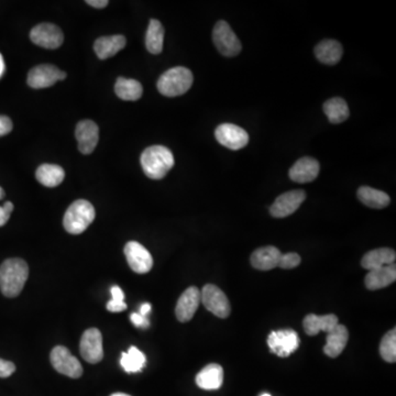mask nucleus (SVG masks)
Masks as SVG:
<instances>
[{
  "mask_svg": "<svg viewBox=\"0 0 396 396\" xmlns=\"http://www.w3.org/2000/svg\"><path fill=\"white\" fill-rule=\"evenodd\" d=\"M213 41L216 48L223 56L232 58L238 55L242 46L237 35L226 21L221 20L214 27Z\"/></svg>",
  "mask_w": 396,
  "mask_h": 396,
  "instance_id": "obj_5",
  "label": "nucleus"
},
{
  "mask_svg": "<svg viewBox=\"0 0 396 396\" xmlns=\"http://www.w3.org/2000/svg\"><path fill=\"white\" fill-rule=\"evenodd\" d=\"M112 298L108 303H107V311H112V313H120L127 309V304L125 303V294L123 290L119 286L112 287Z\"/></svg>",
  "mask_w": 396,
  "mask_h": 396,
  "instance_id": "obj_33",
  "label": "nucleus"
},
{
  "mask_svg": "<svg viewBox=\"0 0 396 396\" xmlns=\"http://www.w3.org/2000/svg\"><path fill=\"white\" fill-rule=\"evenodd\" d=\"M86 3L91 6V7H94V8L101 9L107 7L110 1L108 0H87Z\"/></svg>",
  "mask_w": 396,
  "mask_h": 396,
  "instance_id": "obj_39",
  "label": "nucleus"
},
{
  "mask_svg": "<svg viewBox=\"0 0 396 396\" xmlns=\"http://www.w3.org/2000/svg\"><path fill=\"white\" fill-rule=\"evenodd\" d=\"M35 178L44 187H55L64 181L65 172L60 165L42 164L37 168Z\"/></svg>",
  "mask_w": 396,
  "mask_h": 396,
  "instance_id": "obj_27",
  "label": "nucleus"
},
{
  "mask_svg": "<svg viewBox=\"0 0 396 396\" xmlns=\"http://www.w3.org/2000/svg\"><path fill=\"white\" fill-rule=\"evenodd\" d=\"M200 304V291L191 286L178 298L175 307V315L178 322H187L194 317Z\"/></svg>",
  "mask_w": 396,
  "mask_h": 396,
  "instance_id": "obj_16",
  "label": "nucleus"
},
{
  "mask_svg": "<svg viewBox=\"0 0 396 396\" xmlns=\"http://www.w3.org/2000/svg\"><path fill=\"white\" fill-rule=\"evenodd\" d=\"M15 371H16L15 363L0 359V378H8Z\"/></svg>",
  "mask_w": 396,
  "mask_h": 396,
  "instance_id": "obj_36",
  "label": "nucleus"
},
{
  "mask_svg": "<svg viewBox=\"0 0 396 396\" xmlns=\"http://www.w3.org/2000/svg\"><path fill=\"white\" fill-rule=\"evenodd\" d=\"M3 71H5V63H3V55L0 54V78L3 74Z\"/></svg>",
  "mask_w": 396,
  "mask_h": 396,
  "instance_id": "obj_41",
  "label": "nucleus"
},
{
  "mask_svg": "<svg viewBox=\"0 0 396 396\" xmlns=\"http://www.w3.org/2000/svg\"><path fill=\"white\" fill-rule=\"evenodd\" d=\"M67 73L61 69L50 65V64H42L33 67L28 74V84L30 87L40 89L53 86L56 82L65 80Z\"/></svg>",
  "mask_w": 396,
  "mask_h": 396,
  "instance_id": "obj_10",
  "label": "nucleus"
},
{
  "mask_svg": "<svg viewBox=\"0 0 396 396\" xmlns=\"http://www.w3.org/2000/svg\"><path fill=\"white\" fill-rule=\"evenodd\" d=\"M200 303L219 318H227L232 311L226 294L216 285L207 284L203 287L200 291Z\"/></svg>",
  "mask_w": 396,
  "mask_h": 396,
  "instance_id": "obj_6",
  "label": "nucleus"
},
{
  "mask_svg": "<svg viewBox=\"0 0 396 396\" xmlns=\"http://www.w3.org/2000/svg\"><path fill=\"white\" fill-rule=\"evenodd\" d=\"M301 257L298 255V253L291 252L286 253V255H281V259H279V268L281 269H294L296 266L301 264Z\"/></svg>",
  "mask_w": 396,
  "mask_h": 396,
  "instance_id": "obj_34",
  "label": "nucleus"
},
{
  "mask_svg": "<svg viewBox=\"0 0 396 396\" xmlns=\"http://www.w3.org/2000/svg\"><path fill=\"white\" fill-rule=\"evenodd\" d=\"M3 197H5V191L0 187V200H3Z\"/></svg>",
  "mask_w": 396,
  "mask_h": 396,
  "instance_id": "obj_42",
  "label": "nucleus"
},
{
  "mask_svg": "<svg viewBox=\"0 0 396 396\" xmlns=\"http://www.w3.org/2000/svg\"><path fill=\"white\" fill-rule=\"evenodd\" d=\"M80 351L84 360L92 365L98 363L103 360L104 358L103 336L97 328H89L83 334Z\"/></svg>",
  "mask_w": 396,
  "mask_h": 396,
  "instance_id": "obj_11",
  "label": "nucleus"
},
{
  "mask_svg": "<svg viewBox=\"0 0 396 396\" xmlns=\"http://www.w3.org/2000/svg\"><path fill=\"white\" fill-rule=\"evenodd\" d=\"M110 396H130V395H128V394L126 393H114L112 394V395Z\"/></svg>",
  "mask_w": 396,
  "mask_h": 396,
  "instance_id": "obj_43",
  "label": "nucleus"
},
{
  "mask_svg": "<svg viewBox=\"0 0 396 396\" xmlns=\"http://www.w3.org/2000/svg\"><path fill=\"white\" fill-rule=\"evenodd\" d=\"M349 333L346 326L338 324L326 338V346L324 347V352L329 358H337L341 354L347 343H348Z\"/></svg>",
  "mask_w": 396,
  "mask_h": 396,
  "instance_id": "obj_20",
  "label": "nucleus"
},
{
  "mask_svg": "<svg viewBox=\"0 0 396 396\" xmlns=\"http://www.w3.org/2000/svg\"><path fill=\"white\" fill-rule=\"evenodd\" d=\"M215 137L221 146L230 150H240L249 142L247 131L232 123H223L216 128Z\"/></svg>",
  "mask_w": 396,
  "mask_h": 396,
  "instance_id": "obj_14",
  "label": "nucleus"
},
{
  "mask_svg": "<svg viewBox=\"0 0 396 396\" xmlns=\"http://www.w3.org/2000/svg\"><path fill=\"white\" fill-rule=\"evenodd\" d=\"M30 39L37 46L54 50L62 46L64 35L62 30L55 24L43 22L31 30Z\"/></svg>",
  "mask_w": 396,
  "mask_h": 396,
  "instance_id": "obj_9",
  "label": "nucleus"
},
{
  "mask_svg": "<svg viewBox=\"0 0 396 396\" xmlns=\"http://www.w3.org/2000/svg\"><path fill=\"white\" fill-rule=\"evenodd\" d=\"M114 92L123 101H135L141 98L144 88L138 80L119 78L114 85Z\"/></svg>",
  "mask_w": 396,
  "mask_h": 396,
  "instance_id": "obj_28",
  "label": "nucleus"
},
{
  "mask_svg": "<svg viewBox=\"0 0 396 396\" xmlns=\"http://www.w3.org/2000/svg\"><path fill=\"white\" fill-rule=\"evenodd\" d=\"M395 279L396 266L394 264L370 271L365 277V283L368 290L377 291L391 285L395 282Z\"/></svg>",
  "mask_w": 396,
  "mask_h": 396,
  "instance_id": "obj_21",
  "label": "nucleus"
},
{
  "mask_svg": "<svg viewBox=\"0 0 396 396\" xmlns=\"http://www.w3.org/2000/svg\"><path fill=\"white\" fill-rule=\"evenodd\" d=\"M150 311H151V305L149 303H144L140 307V313L139 314L146 317L149 315Z\"/></svg>",
  "mask_w": 396,
  "mask_h": 396,
  "instance_id": "obj_40",
  "label": "nucleus"
},
{
  "mask_svg": "<svg viewBox=\"0 0 396 396\" xmlns=\"http://www.w3.org/2000/svg\"><path fill=\"white\" fill-rule=\"evenodd\" d=\"M131 322L138 328H148L150 326L149 319L146 316L139 314V313H132L130 316Z\"/></svg>",
  "mask_w": 396,
  "mask_h": 396,
  "instance_id": "obj_37",
  "label": "nucleus"
},
{
  "mask_svg": "<svg viewBox=\"0 0 396 396\" xmlns=\"http://www.w3.org/2000/svg\"><path fill=\"white\" fill-rule=\"evenodd\" d=\"M356 195L362 204H365L368 207L375 208V209L386 208L391 202L390 196L386 193L372 189V187H361L358 189Z\"/></svg>",
  "mask_w": 396,
  "mask_h": 396,
  "instance_id": "obj_26",
  "label": "nucleus"
},
{
  "mask_svg": "<svg viewBox=\"0 0 396 396\" xmlns=\"http://www.w3.org/2000/svg\"><path fill=\"white\" fill-rule=\"evenodd\" d=\"M12 121L10 118L0 116V137L6 136L12 130Z\"/></svg>",
  "mask_w": 396,
  "mask_h": 396,
  "instance_id": "obj_38",
  "label": "nucleus"
},
{
  "mask_svg": "<svg viewBox=\"0 0 396 396\" xmlns=\"http://www.w3.org/2000/svg\"><path fill=\"white\" fill-rule=\"evenodd\" d=\"M396 253L390 248H380L375 250L369 251L362 258L361 266L365 270L380 269L383 266H391L395 264Z\"/></svg>",
  "mask_w": 396,
  "mask_h": 396,
  "instance_id": "obj_22",
  "label": "nucleus"
},
{
  "mask_svg": "<svg viewBox=\"0 0 396 396\" xmlns=\"http://www.w3.org/2000/svg\"><path fill=\"white\" fill-rule=\"evenodd\" d=\"M164 41V28L157 19L150 20L149 27L146 30V46L152 54H160L163 50Z\"/></svg>",
  "mask_w": 396,
  "mask_h": 396,
  "instance_id": "obj_29",
  "label": "nucleus"
},
{
  "mask_svg": "<svg viewBox=\"0 0 396 396\" xmlns=\"http://www.w3.org/2000/svg\"><path fill=\"white\" fill-rule=\"evenodd\" d=\"M338 324H339L338 317L334 314L325 315V316L309 314L303 320L304 330L309 336L318 335L320 332L330 333Z\"/></svg>",
  "mask_w": 396,
  "mask_h": 396,
  "instance_id": "obj_23",
  "label": "nucleus"
},
{
  "mask_svg": "<svg viewBox=\"0 0 396 396\" xmlns=\"http://www.w3.org/2000/svg\"><path fill=\"white\" fill-rule=\"evenodd\" d=\"M125 255L128 264L136 273H148L153 266V258H152L151 253L139 242H128L125 247Z\"/></svg>",
  "mask_w": 396,
  "mask_h": 396,
  "instance_id": "obj_13",
  "label": "nucleus"
},
{
  "mask_svg": "<svg viewBox=\"0 0 396 396\" xmlns=\"http://www.w3.org/2000/svg\"><path fill=\"white\" fill-rule=\"evenodd\" d=\"M324 112L332 123H341L349 118V107L341 97L329 99L324 104Z\"/></svg>",
  "mask_w": 396,
  "mask_h": 396,
  "instance_id": "obj_30",
  "label": "nucleus"
},
{
  "mask_svg": "<svg viewBox=\"0 0 396 396\" xmlns=\"http://www.w3.org/2000/svg\"><path fill=\"white\" fill-rule=\"evenodd\" d=\"M127 44L126 37L121 35L98 37L94 43V51L101 60H107L116 55Z\"/></svg>",
  "mask_w": 396,
  "mask_h": 396,
  "instance_id": "obj_19",
  "label": "nucleus"
},
{
  "mask_svg": "<svg viewBox=\"0 0 396 396\" xmlns=\"http://www.w3.org/2000/svg\"><path fill=\"white\" fill-rule=\"evenodd\" d=\"M306 198V193L302 189L286 191L279 195L270 207V213L275 218H285L295 213Z\"/></svg>",
  "mask_w": 396,
  "mask_h": 396,
  "instance_id": "obj_12",
  "label": "nucleus"
},
{
  "mask_svg": "<svg viewBox=\"0 0 396 396\" xmlns=\"http://www.w3.org/2000/svg\"><path fill=\"white\" fill-rule=\"evenodd\" d=\"M281 255L282 252L273 246L259 248L251 255V264L255 269L269 271L279 266Z\"/></svg>",
  "mask_w": 396,
  "mask_h": 396,
  "instance_id": "obj_18",
  "label": "nucleus"
},
{
  "mask_svg": "<svg viewBox=\"0 0 396 396\" xmlns=\"http://www.w3.org/2000/svg\"><path fill=\"white\" fill-rule=\"evenodd\" d=\"M343 53V46L336 40H324L315 46L317 60L326 65H336L339 63Z\"/></svg>",
  "mask_w": 396,
  "mask_h": 396,
  "instance_id": "obj_25",
  "label": "nucleus"
},
{
  "mask_svg": "<svg viewBox=\"0 0 396 396\" xmlns=\"http://www.w3.org/2000/svg\"><path fill=\"white\" fill-rule=\"evenodd\" d=\"M223 382V370L217 363H210L196 375V384L203 390H218Z\"/></svg>",
  "mask_w": 396,
  "mask_h": 396,
  "instance_id": "obj_24",
  "label": "nucleus"
},
{
  "mask_svg": "<svg viewBox=\"0 0 396 396\" xmlns=\"http://www.w3.org/2000/svg\"><path fill=\"white\" fill-rule=\"evenodd\" d=\"M95 208L85 200H78L67 208L64 215V228L69 234H80L91 226L95 219Z\"/></svg>",
  "mask_w": 396,
  "mask_h": 396,
  "instance_id": "obj_4",
  "label": "nucleus"
},
{
  "mask_svg": "<svg viewBox=\"0 0 396 396\" xmlns=\"http://www.w3.org/2000/svg\"><path fill=\"white\" fill-rule=\"evenodd\" d=\"M380 354L383 360L390 363L396 361V329L390 330L384 337L382 338L380 345Z\"/></svg>",
  "mask_w": 396,
  "mask_h": 396,
  "instance_id": "obj_32",
  "label": "nucleus"
},
{
  "mask_svg": "<svg viewBox=\"0 0 396 396\" xmlns=\"http://www.w3.org/2000/svg\"><path fill=\"white\" fill-rule=\"evenodd\" d=\"M261 396H271V395H270V394H268V393H264V394H262V395H261Z\"/></svg>",
  "mask_w": 396,
  "mask_h": 396,
  "instance_id": "obj_44",
  "label": "nucleus"
},
{
  "mask_svg": "<svg viewBox=\"0 0 396 396\" xmlns=\"http://www.w3.org/2000/svg\"><path fill=\"white\" fill-rule=\"evenodd\" d=\"M14 210V204L11 202H6L3 206H0V227L5 226L10 218L11 213Z\"/></svg>",
  "mask_w": 396,
  "mask_h": 396,
  "instance_id": "obj_35",
  "label": "nucleus"
},
{
  "mask_svg": "<svg viewBox=\"0 0 396 396\" xmlns=\"http://www.w3.org/2000/svg\"><path fill=\"white\" fill-rule=\"evenodd\" d=\"M146 358L144 352L136 347H130L127 352H123L120 359V365L128 373L140 372L146 365Z\"/></svg>",
  "mask_w": 396,
  "mask_h": 396,
  "instance_id": "obj_31",
  "label": "nucleus"
},
{
  "mask_svg": "<svg viewBox=\"0 0 396 396\" xmlns=\"http://www.w3.org/2000/svg\"><path fill=\"white\" fill-rule=\"evenodd\" d=\"M319 170L320 166L316 159L304 157L294 163L289 172V175L291 180L296 183H309L316 180Z\"/></svg>",
  "mask_w": 396,
  "mask_h": 396,
  "instance_id": "obj_17",
  "label": "nucleus"
},
{
  "mask_svg": "<svg viewBox=\"0 0 396 396\" xmlns=\"http://www.w3.org/2000/svg\"><path fill=\"white\" fill-rule=\"evenodd\" d=\"M268 346L272 354H277L281 358H286L298 350L300 346V338L292 329L272 332L268 337Z\"/></svg>",
  "mask_w": 396,
  "mask_h": 396,
  "instance_id": "obj_8",
  "label": "nucleus"
},
{
  "mask_svg": "<svg viewBox=\"0 0 396 396\" xmlns=\"http://www.w3.org/2000/svg\"><path fill=\"white\" fill-rule=\"evenodd\" d=\"M50 360L54 369L61 375L73 379L82 377L83 368L80 362L65 347L58 346L53 348L51 352Z\"/></svg>",
  "mask_w": 396,
  "mask_h": 396,
  "instance_id": "obj_7",
  "label": "nucleus"
},
{
  "mask_svg": "<svg viewBox=\"0 0 396 396\" xmlns=\"http://www.w3.org/2000/svg\"><path fill=\"white\" fill-rule=\"evenodd\" d=\"M75 136L78 142V150L83 155H91L98 144V126L92 120H82L76 126Z\"/></svg>",
  "mask_w": 396,
  "mask_h": 396,
  "instance_id": "obj_15",
  "label": "nucleus"
},
{
  "mask_svg": "<svg viewBox=\"0 0 396 396\" xmlns=\"http://www.w3.org/2000/svg\"><path fill=\"white\" fill-rule=\"evenodd\" d=\"M142 169L144 174L152 180H161L174 166L173 153L164 146H152L142 152Z\"/></svg>",
  "mask_w": 396,
  "mask_h": 396,
  "instance_id": "obj_2",
  "label": "nucleus"
},
{
  "mask_svg": "<svg viewBox=\"0 0 396 396\" xmlns=\"http://www.w3.org/2000/svg\"><path fill=\"white\" fill-rule=\"evenodd\" d=\"M29 266L22 259H8L0 266V291L7 298H16L24 290Z\"/></svg>",
  "mask_w": 396,
  "mask_h": 396,
  "instance_id": "obj_1",
  "label": "nucleus"
},
{
  "mask_svg": "<svg viewBox=\"0 0 396 396\" xmlns=\"http://www.w3.org/2000/svg\"><path fill=\"white\" fill-rule=\"evenodd\" d=\"M193 73L187 67H173L163 73L157 80V89L166 97H176L187 93L193 85Z\"/></svg>",
  "mask_w": 396,
  "mask_h": 396,
  "instance_id": "obj_3",
  "label": "nucleus"
}]
</instances>
